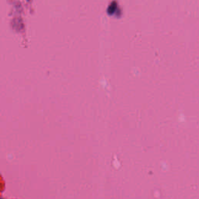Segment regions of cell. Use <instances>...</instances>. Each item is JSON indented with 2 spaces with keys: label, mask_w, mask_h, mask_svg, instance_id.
Returning <instances> with one entry per match:
<instances>
[{
  "label": "cell",
  "mask_w": 199,
  "mask_h": 199,
  "mask_svg": "<svg viewBox=\"0 0 199 199\" xmlns=\"http://www.w3.org/2000/svg\"><path fill=\"white\" fill-rule=\"evenodd\" d=\"M117 8V6L115 3H112V4L110 6V7L108 8V13L109 14H113L115 12V10Z\"/></svg>",
  "instance_id": "cell-1"
}]
</instances>
